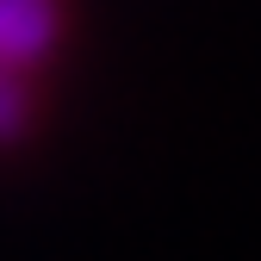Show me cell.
<instances>
[{
  "label": "cell",
  "mask_w": 261,
  "mask_h": 261,
  "mask_svg": "<svg viewBox=\"0 0 261 261\" xmlns=\"http://www.w3.org/2000/svg\"><path fill=\"white\" fill-rule=\"evenodd\" d=\"M62 13L56 0H0V62L7 69H31L56 50Z\"/></svg>",
  "instance_id": "obj_1"
},
{
  "label": "cell",
  "mask_w": 261,
  "mask_h": 261,
  "mask_svg": "<svg viewBox=\"0 0 261 261\" xmlns=\"http://www.w3.org/2000/svg\"><path fill=\"white\" fill-rule=\"evenodd\" d=\"M25 124H31V100H25V87L13 81V69L0 62V143H13Z\"/></svg>",
  "instance_id": "obj_2"
}]
</instances>
